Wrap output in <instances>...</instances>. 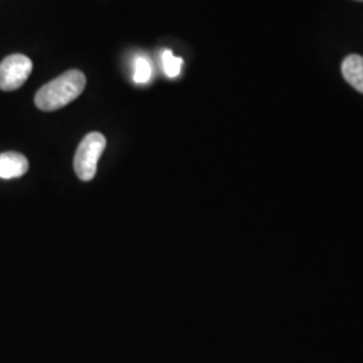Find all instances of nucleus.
Instances as JSON below:
<instances>
[{
    "instance_id": "f257e3e1",
    "label": "nucleus",
    "mask_w": 363,
    "mask_h": 363,
    "mask_svg": "<svg viewBox=\"0 0 363 363\" xmlns=\"http://www.w3.org/2000/svg\"><path fill=\"white\" fill-rule=\"evenodd\" d=\"M85 85L86 78L82 72L69 70L60 77L54 78L37 91L35 105L45 112L61 109L81 96Z\"/></svg>"
},
{
    "instance_id": "f03ea898",
    "label": "nucleus",
    "mask_w": 363,
    "mask_h": 363,
    "mask_svg": "<svg viewBox=\"0 0 363 363\" xmlns=\"http://www.w3.org/2000/svg\"><path fill=\"white\" fill-rule=\"evenodd\" d=\"M106 139L100 132H91L79 143L74 156V169L81 181L89 182L97 172V163L103 155Z\"/></svg>"
},
{
    "instance_id": "7ed1b4c3",
    "label": "nucleus",
    "mask_w": 363,
    "mask_h": 363,
    "mask_svg": "<svg viewBox=\"0 0 363 363\" xmlns=\"http://www.w3.org/2000/svg\"><path fill=\"white\" fill-rule=\"evenodd\" d=\"M33 72L31 60L23 54L6 57L0 64V89L4 91L19 89Z\"/></svg>"
},
{
    "instance_id": "20e7f679",
    "label": "nucleus",
    "mask_w": 363,
    "mask_h": 363,
    "mask_svg": "<svg viewBox=\"0 0 363 363\" xmlns=\"http://www.w3.org/2000/svg\"><path fill=\"white\" fill-rule=\"evenodd\" d=\"M28 171L26 156L18 152L0 154V179H15L23 177Z\"/></svg>"
},
{
    "instance_id": "39448f33",
    "label": "nucleus",
    "mask_w": 363,
    "mask_h": 363,
    "mask_svg": "<svg viewBox=\"0 0 363 363\" xmlns=\"http://www.w3.org/2000/svg\"><path fill=\"white\" fill-rule=\"evenodd\" d=\"M342 74L355 91L363 93V57L351 54L342 62Z\"/></svg>"
},
{
    "instance_id": "423d86ee",
    "label": "nucleus",
    "mask_w": 363,
    "mask_h": 363,
    "mask_svg": "<svg viewBox=\"0 0 363 363\" xmlns=\"http://www.w3.org/2000/svg\"><path fill=\"white\" fill-rule=\"evenodd\" d=\"M152 76V67L147 58L138 57L135 61V72H133V81L136 84H147Z\"/></svg>"
},
{
    "instance_id": "0eeeda50",
    "label": "nucleus",
    "mask_w": 363,
    "mask_h": 363,
    "mask_svg": "<svg viewBox=\"0 0 363 363\" xmlns=\"http://www.w3.org/2000/svg\"><path fill=\"white\" fill-rule=\"evenodd\" d=\"M183 60L181 57H175L171 50L163 52V69L167 77L175 78L181 73Z\"/></svg>"
},
{
    "instance_id": "6e6552de",
    "label": "nucleus",
    "mask_w": 363,
    "mask_h": 363,
    "mask_svg": "<svg viewBox=\"0 0 363 363\" xmlns=\"http://www.w3.org/2000/svg\"><path fill=\"white\" fill-rule=\"evenodd\" d=\"M358 1H363V0H358Z\"/></svg>"
}]
</instances>
